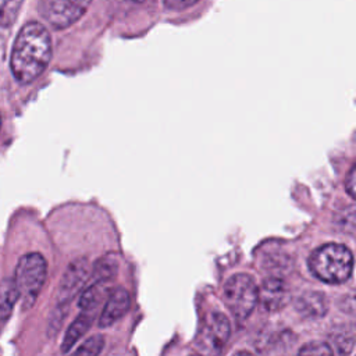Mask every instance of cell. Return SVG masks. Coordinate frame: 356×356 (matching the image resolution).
<instances>
[{"label":"cell","instance_id":"6da1fadb","mask_svg":"<svg viewBox=\"0 0 356 356\" xmlns=\"http://www.w3.org/2000/svg\"><path fill=\"white\" fill-rule=\"evenodd\" d=\"M51 58L50 33L40 22L25 24L14 42L11 51V72L22 83L33 82L47 67Z\"/></svg>","mask_w":356,"mask_h":356},{"label":"cell","instance_id":"7a4b0ae2","mask_svg":"<svg viewBox=\"0 0 356 356\" xmlns=\"http://www.w3.org/2000/svg\"><path fill=\"white\" fill-rule=\"evenodd\" d=\"M310 271L321 281L328 284L345 282L353 270L352 252L339 243H327L309 257Z\"/></svg>","mask_w":356,"mask_h":356},{"label":"cell","instance_id":"3957f363","mask_svg":"<svg viewBox=\"0 0 356 356\" xmlns=\"http://www.w3.org/2000/svg\"><path fill=\"white\" fill-rule=\"evenodd\" d=\"M46 274L47 263L40 253H28L19 259L13 280L24 309H29L35 303L46 281Z\"/></svg>","mask_w":356,"mask_h":356},{"label":"cell","instance_id":"277c9868","mask_svg":"<svg viewBox=\"0 0 356 356\" xmlns=\"http://www.w3.org/2000/svg\"><path fill=\"white\" fill-rule=\"evenodd\" d=\"M222 299L229 312L239 320H245L257 303V286L248 274H235L227 280Z\"/></svg>","mask_w":356,"mask_h":356},{"label":"cell","instance_id":"5b68a950","mask_svg":"<svg viewBox=\"0 0 356 356\" xmlns=\"http://www.w3.org/2000/svg\"><path fill=\"white\" fill-rule=\"evenodd\" d=\"M89 1L43 0L39 3L42 17L56 29H63L78 21L86 11Z\"/></svg>","mask_w":356,"mask_h":356},{"label":"cell","instance_id":"8992f818","mask_svg":"<svg viewBox=\"0 0 356 356\" xmlns=\"http://www.w3.org/2000/svg\"><path fill=\"white\" fill-rule=\"evenodd\" d=\"M89 274V263L85 257L74 260L65 270L60 288H58V305H65L68 303L76 293L83 286L86 278Z\"/></svg>","mask_w":356,"mask_h":356},{"label":"cell","instance_id":"52a82bcc","mask_svg":"<svg viewBox=\"0 0 356 356\" xmlns=\"http://www.w3.org/2000/svg\"><path fill=\"white\" fill-rule=\"evenodd\" d=\"M289 299V291L286 284L280 277L266 278L257 289V300L268 312L281 310Z\"/></svg>","mask_w":356,"mask_h":356},{"label":"cell","instance_id":"ba28073f","mask_svg":"<svg viewBox=\"0 0 356 356\" xmlns=\"http://www.w3.org/2000/svg\"><path fill=\"white\" fill-rule=\"evenodd\" d=\"M131 306V298L127 289L124 288H115L113 289L107 300L104 303V307L99 317V327L106 328L111 324H114L117 320H120L129 309Z\"/></svg>","mask_w":356,"mask_h":356},{"label":"cell","instance_id":"9c48e42d","mask_svg":"<svg viewBox=\"0 0 356 356\" xmlns=\"http://www.w3.org/2000/svg\"><path fill=\"white\" fill-rule=\"evenodd\" d=\"M231 325L228 318L218 312H213L203 327V338L211 348H221L229 338Z\"/></svg>","mask_w":356,"mask_h":356},{"label":"cell","instance_id":"30bf717a","mask_svg":"<svg viewBox=\"0 0 356 356\" xmlns=\"http://www.w3.org/2000/svg\"><path fill=\"white\" fill-rule=\"evenodd\" d=\"M295 307L299 314L307 318H318L327 313L328 302L324 293L317 291L303 292L295 300Z\"/></svg>","mask_w":356,"mask_h":356},{"label":"cell","instance_id":"8fae6325","mask_svg":"<svg viewBox=\"0 0 356 356\" xmlns=\"http://www.w3.org/2000/svg\"><path fill=\"white\" fill-rule=\"evenodd\" d=\"M95 314H96V312L82 310L81 314L71 323V325L68 327V330H67V332H65V335H64L63 343H61V350H63L64 353H67V352L75 345V342H76L82 335H85V332L89 330V327H90L92 323H93Z\"/></svg>","mask_w":356,"mask_h":356},{"label":"cell","instance_id":"7c38bea8","mask_svg":"<svg viewBox=\"0 0 356 356\" xmlns=\"http://www.w3.org/2000/svg\"><path fill=\"white\" fill-rule=\"evenodd\" d=\"M107 284L103 282H93L89 288L83 291V293L79 298V307L81 310H90L96 312L100 302L104 298V293L107 292Z\"/></svg>","mask_w":356,"mask_h":356},{"label":"cell","instance_id":"4fadbf2b","mask_svg":"<svg viewBox=\"0 0 356 356\" xmlns=\"http://www.w3.org/2000/svg\"><path fill=\"white\" fill-rule=\"evenodd\" d=\"M117 270H118V263L114 256L108 254L102 257L93 264V271H92V277L95 280L93 282L107 284L115 277Z\"/></svg>","mask_w":356,"mask_h":356},{"label":"cell","instance_id":"5bb4252c","mask_svg":"<svg viewBox=\"0 0 356 356\" xmlns=\"http://www.w3.org/2000/svg\"><path fill=\"white\" fill-rule=\"evenodd\" d=\"M104 346L103 335H93L86 339L71 356H99Z\"/></svg>","mask_w":356,"mask_h":356},{"label":"cell","instance_id":"9a60e30c","mask_svg":"<svg viewBox=\"0 0 356 356\" xmlns=\"http://www.w3.org/2000/svg\"><path fill=\"white\" fill-rule=\"evenodd\" d=\"M22 6V1L8 0L0 1V26H8L17 18L18 10Z\"/></svg>","mask_w":356,"mask_h":356},{"label":"cell","instance_id":"2e32d148","mask_svg":"<svg viewBox=\"0 0 356 356\" xmlns=\"http://www.w3.org/2000/svg\"><path fill=\"white\" fill-rule=\"evenodd\" d=\"M295 356H334V353L328 343L321 341H314L303 345Z\"/></svg>","mask_w":356,"mask_h":356},{"label":"cell","instance_id":"e0dca14e","mask_svg":"<svg viewBox=\"0 0 356 356\" xmlns=\"http://www.w3.org/2000/svg\"><path fill=\"white\" fill-rule=\"evenodd\" d=\"M197 1L192 0V1H186V0H170V1H164V7L171 8V10H182L191 6H195Z\"/></svg>","mask_w":356,"mask_h":356},{"label":"cell","instance_id":"ac0fdd59","mask_svg":"<svg viewBox=\"0 0 356 356\" xmlns=\"http://www.w3.org/2000/svg\"><path fill=\"white\" fill-rule=\"evenodd\" d=\"M345 188L350 195V197H355V165L350 168L348 174V179L345 181Z\"/></svg>","mask_w":356,"mask_h":356},{"label":"cell","instance_id":"d6986e66","mask_svg":"<svg viewBox=\"0 0 356 356\" xmlns=\"http://www.w3.org/2000/svg\"><path fill=\"white\" fill-rule=\"evenodd\" d=\"M232 356H253L252 353H249V352H245V350H241V352H236L235 355H232Z\"/></svg>","mask_w":356,"mask_h":356},{"label":"cell","instance_id":"ffe728a7","mask_svg":"<svg viewBox=\"0 0 356 356\" xmlns=\"http://www.w3.org/2000/svg\"><path fill=\"white\" fill-rule=\"evenodd\" d=\"M7 321L0 316V332H1V330H3V327H4V324H6Z\"/></svg>","mask_w":356,"mask_h":356},{"label":"cell","instance_id":"44dd1931","mask_svg":"<svg viewBox=\"0 0 356 356\" xmlns=\"http://www.w3.org/2000/svg\"><path fill=\"white\" fill-rule=\"evenodd\" d=\"M191 356H200V355H191Z\"/></svg>","mask_w":356,"mask_h":356},{"label":"cell","instance_id":"7402d4cb","mask_svg":"<svg viewBox=\"0 0 356 356\" xmlns=\"http://www.w3.org/2000/svg\"><path fill=\"white\" fill-rule=\"evenodd\" d=\"M0 125H1V118H0Z\"/></svg>","mask_w":356,"mask_h":356}]
</instances>
